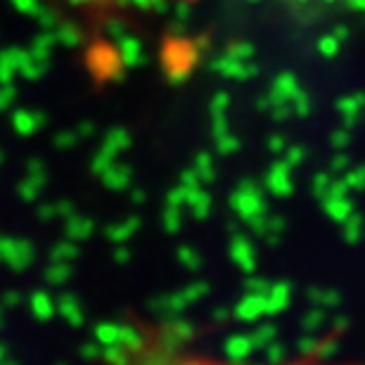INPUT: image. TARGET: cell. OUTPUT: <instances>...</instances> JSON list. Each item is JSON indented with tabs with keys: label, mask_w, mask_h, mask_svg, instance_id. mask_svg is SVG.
Listing matches in <instances>:
<instances>
[{
	"label": "cell",
	"mask_w": 365,
	"mask_h": 365,
	"mask_svg": "<svg viewBox=\"0 0 365 365\" xmlns=\"http://www.w3.org/2000/svg\"><path fill=\"white\" fill-rule=\"evenodd\" d=\"M230 207L237 211L240 218H245V221H250V223L254 218L268 214L264 195H261V190L254 185L252 180L240 182V187L230 195Z\"/></svg>",
	"instance_id": "obj_1"
},
{
	"label": "cell",
	"mask_w": 365,
	"mask_h": 365,
	"mask_svg": "<svg viewBox=\"0 0 365 365\" xmlns=\"http://www.w3.org/2000/svg\"><path fill=\"white\" fill-rule=\"evenodd\" d=\"M211 67H214L218 74L235 78V81H245V78H250V76H257V67L252 64V60L242 62V60H237V57H232L230 53L221 55Z\"/></svg>",
	"instance_id": "obj_2"
},
{
	"label": "cell",
	"mask_w": 365,
	"mask_h": 365,
	"mask_svg": "<svg viewBox=\"0 0 365 365\" xmlns=\"http://www.w3.org/2000/svg\"><path fill=\"white\" fill-rule=\"evenodd\" d=\"M302 91L297 83L294 74H280L275 78V83L271 86V91H268V102H271V109L277 107V105H292V100L297 98V93Z\"/></svg>",
	"instance_id": "obj_3"
},
{
	"label": "cell",
	"mask_w": 365,
	"mask_h": 365,
	"mask_svg": "<svg viewBox=\"0 0 365 365\" xmlns=\"http://www.w3.org/2000/svg\"><path fill=\"white\" fill-rule=\"evenodd\" d=\"M230 259L242 268L245 273H254L257 268V257H254V247L242 232H235L230 240Z\"/></svg>",
	"instance_id": "obj_4"
},
{
	"label": "cell",
	"mask_w": 365,
	"mask_h": 365,
	"mask_svg": "<svg viewBox=\"0 0 365 365\" xmlns=\"http://www.w3.org/2000/svg\"><path fill=\"white\" fill-rule=\"evenodd\" d=\"M289 169H292V166L284 162V159H282V162H275L271 166V171H268V178H266V185H268V190H271L273 195H277V197L292 195L294 185H292Z\"/></svg>",
	"instance_id": "obj_5"
},
{
	"label": "cell",
	"mask_w": 365,
	"mask_h": 365,
	"mask_svg": "<svg viewBox=\"0 0 365 365\" xmlns=\"http://www.w3.org/2000/svg\"><path fill=\"white\" fill-rule=\"evenodd\" d=\"M264 313H266V294H257V292H250V294L235 306V318L242 320V323L259 320Z\"/></svg>",
	"instance_id": "obj_6"
},
{
	"label": "cell",
	"mask_w": 365,
	"mask_h": 365,
	"mask_svg": "<svg viewBox=\"0 0 365 365\" xmlns=\"http://www.w3.org/2000/svg\"><path fill=\"white\" fill-rule=\"evenodd\" d=\"M250 225H252V230L257 232L259 237L266 240V242H277L280 235L284 232V221L280 216H271V214H264V216L254 218Z\"/></svg>",
	"instance_id": "obj_7"
},
{
	"label": "cell",
	"mask_w": 365,
	"mask_h": 365,
	"mask_svg": "<svg viewBox=\"0 0 365 365\" xmlns=\"http://www.w3.org/2000/svg\"><path fill=\"white\" fill-rule=\"evenodd\" d=\"M225 359L232 361V363H242L250 359V354L254 351V341L252 337H247V334H232V337L225 339Z\"/></svg>",
	"instance_id": "obj_8"
},
{
	"label": "cell",
	"mask_w": 365,
	"mask_h": 365,
	"mask_svg": "<svg viewBox=\"0 0 365 365\" xmlns=\"http://www.w3.org/2000/svg\"><path fill=\"white\" fill-rule=\"evenodd\" d=\"M337 109H339V114L344 116V126H354V123L359 121V116L363 114V109H365V95L359 93V95L341 98L337 102Z\"/></svg>",
	"instance_id": "obj_9"
},
{
	"label": "cell",
	"mask_w": 365,
	"mask_h": 365,
	"mask_svg": "<svg viewBox=\"0 0 365 365\" xmlns=\"http://www.w3.org/2000/svg\"><path fill=\"white\" fill-rule=\"evenodd\" d=\"M292 287L287 282H277L266 294V313H280L289 306Z\"/></svg>",
	"instance_id": "obj_10"
},
{
	"label": "cell",
	"mask_w": 365,
	"mask_h": 365,
	"mask_svg": "<svg viewBox=\"0 0 365 365\" xmlns=\"http://www.w3.org/2000/svg\"><path fill=\"white\" fill-rule=\"evenodd\" d=\"M325 211H327V216L332 218V221H337V223H344L349 216L354 214V202L349 200V197H325Z\"/></svg>",
	"instance_id": "obj_11"
},
{
	"label": "cell",
	"mask_w": 365,
	"mask_h": 365,
	"mask_svg": "<svg viewBox=\"0 0 365 365\" xmlns=\"http://www.w3.org/2000/svg\"><path fill=\"white\" fill-rule=\"evenodd\" d=\"M313 302V306H320V309H337L341 304V297L334 289H309L306 294Z\"/></svg>",
	"instance_id": "obj_12"
},
{
	"label": "cell",
	"mask_w": 365,
	"mask_h": 365,
	"mask_svg": "<svg viewBox=\"0 0 365 365\" xmlns=\"http://www.w3.org/2000/svg\"><path fill=\"white\" fill-rule=\"evenodd\" d=\"M187 202L192 204V209H195V214L204 218L209 214V209H211V197L207 192H202L200 187H187Z\"/></svg>",
	"instance_id": "obj_13"
},
{
	"label": "cell",
	"mask_w": 365,
	"mask_h": 365,
	"mask_svg": "<svg viewBox=\"0 0 365 365\" xmlns=\"http://www.w3.org/2000/svg\"><path fill=\"white\" fill-rule=\"evenodd\" d=\"M363 230H365L363 216H361V214H356V211H354V214L344 221V240H346V242L356 245V242H359V240L363 237Z\"/></svg>",
	"instance_id": "obj_14"
},
{
	"label": "cell",
	"mask_w": 365,
	"mask_h": 365,
	"mask_svg": "<svg viewBox=\"0 0 365 365\" xmlns=\"http://www.w3.org/2000/svg\"><path fill=\"white\" fill-rule=\"evenodd\" d=\"M325 309H320V306H316V309H311L306 316L302 318V327H304V332L306 334H313V332H318L320 327H325Z\"/></svg>",
	"instance_id": "obj_15"
},
{
	"label": "cell",
	"mask_w": 365,
	"mask_h": 365,
	"mask_svg": "<svg viewBox=\"0 0 365 365\" xmlns=\"http://www.w3.org/2000/svg\"><path fill=\"white\" fill-rule=\"evenodd\" d=\"M346 185L351 190H365V166H356V169H346L344 176Z\"/></svg>",
	"instance_id": "obj_16"
},
{
	"label": "cell",
	"mask_w": 365,
	"mask_h": 365,
	"mask_svg": "<svg viewBox=\"0 0 365 365\" xmlns=\"http://www.w3.org/2000/svg\"><path fill=\"white\" fill-rule=\"evenodd\" d=\"M273 339H275V327L273 325H264V327H259L257 332H252V341L257 349H266Z\"/></svg>",
	"instance_id": "obj_17"
},
{
	"label": "cell",
	"mask_w": 365,
	"mask_h": 365,
	"mask_svg": "<svg viewBox=\"0 0 365 365\" xmlns=\"http://www.w3.org/2000/svg\"><path fill=\"white\" fill-rule=\"evenodd\" d=\"M330 185H332L330 173H318V176L313 178V195H316L318 200H325L327 192H330Z\"/></svg>",
	"instance_id": "obj_18"
},
{
	"label": "cell",
	"mask_w": 365,
	"mask_h": 365,
	"mask_svg": "<svg viewBox=\"0 0 365 365\" xmlns=\"http://www.w3.org/2000/svg\"><path fill=\"white\" fill-rule=\"evenodd\" d=\"M237 148H240V143L235 135H230V130L216 138V150L221 152V155H232V152H237Z\"/></svg>",
	"instance_id": "obj_19"
},
{
	"label": "cell",
	"mask_w": 365,
	"mask_h": 365,
	"mask_svg": "<svg viewBox=\"0 0 365 365\" xmlns=\"http://www.w3.org/2000/svg\"><path fill=\"white\" fill-rule=\"evenodd\" d=\"M197 176H202L204 180H214L216 178L214 162H211L209 155H200V159H197Z\"/></svg>",
	"instance_id": "obj_20"
},
{
	"label": "cell",
	"mask_w": 365,
	"mask_h": 365,
	"mask_svg": "<svg viewBox=\"0 0 365 365\" xmlns=\"http://www.w3.org/2000/svg\"><path fill=\"white\" fill-rule=\"evenodd\" d=\"M292 109H294V114L297 116H309L311 114V100H309V93H304V91H299L297 93V98L292 100Z\"/></svg>",
	"instance_id": "obj_21"
},
{
	"label": "cell",
	"mask_w": 365,
	"mask_h": 365,
	"mask_svg": "<svg viewBox=\"0 0 365 365\" xmlns=\"http://www.w3.org/2000/svg\"><path fill=\"white\" fill-rule=\"evenodd\" d=\"M339 46H341V43L334 38V36H323V38L318 41V50H320V55H323V57H334L339 53Z\"/></svg>",
	"instance_id": "obj_22"
},
{
	"label": "cell",
	"mask_w": 365,
	"mask_h": 365,
	"mask_svg": "<svg viewBox=\"0 0 365 365\" xmlns=\"http://www.w3.org/2000/svg\"><path fill=\"white\" fill-rule=\"evenodd\" d=\"M318 341L313 334H309V337H304V339H299V356L302 359H316V349H318Z\"/></svg>",
	"instance_id": "obj_23"
},
{
	"label": "cell",
	"mask_w": 365,
	"mask_h": 365,
	"mask_svg": "<svg viewBox=\"0 0 365 365\" xmlns=\"http://www.w3.org/2000/svg\"><path fill=\"white\" fill-rule=\"evenodd\" d=\"M228 53H230L232 57H237V60L250 62L252 57H254V48L250 46V43H232V46L228 48Z\"/></svg>",
	"instance_id": "obj_24"
},
{
	"label": "cell",
	"mask_w": 365,
	"mask_h": 365,
	"mask_svg": "<svg viewBox=\"0 0 365 365\" xmlns=\"http://www.w3.org/2000/svg\"><path fill=\"white\" fill-rule=\"evenodd\" d=\"M334 351H337V341L334 339H323L318 341V349H316V359L325 361V359H332Z\"/></svg>",
	"instance_id": "obj_25"
},
{
	"label": "cell",
	"mask_w": 365,
	"mask_h": 365,
	"mask_svg": "<svg viewBox=\"0 0 365 365\" xmlns=\"http://www.w3.org/2000/svg\"><path fill=\"white\" fill-rule=\"evenodd\" d=\"M266 359L271 363H282L284 361V346L277 344V341H271V344L266 346Z\"/></svg>",
	"instance_id": "obj_26"
},
{
	"label": "cell",
	"mask_w": 365,
	"mask_h": 365,
	"mask_svg": "<svg viewBox=\"0 0 365 365\" xmlns=\"http://www.w3.org/2000/svg\"><path fill=\"white\" fill-rule=\"evenodd\" d=\"M273 284L268 280H261V277H252V280H247V289L250 292H257V294H268V289H271Z\"/></svg>",
	"instance_id": "obj_27"
},
{
	"label": "cell",
	"mask_w": 365,
	"mask_h": 365,
	"mask_svg": "<svg viewBox=\"0 0 365 365\" xmlns=\"http://www.w3.org/2000/svg\"><path fill=\"white\" fill-rule=\"evenodd\" d=\"M284 155H287V157H284V162H287L289 166H297V164L304 162L306 152H304V148H289L287 152H284Z\"/></svg>",
	"instance_id": "obj_28"
},
{
	"label": "cell",
	"mask_w": 365,
	"mask_h": 365,
	"mask_svg": "<svg viewBox=\"0 0 365 365\" xmlns=\"http://www.w3.org/2000/svg\"><path fill=\"white\" fill-rule=\"evenodd\" d=\"M349 130H334V135H332V148H337V150H344L346 145H349Z\"/></svg>",
	"instance_id": "obj_29"
},
{
	"label": "cell",
	"mask_w": 365,
	"mask_h": 365,
	"mask_svg": "<svg viewBox=\"0 0 365 365\" xmlns=\"http://www.w3.org/2000/svg\"><path fill=\"white\" fill-rule=\"evenodd\" d=\"M332 173H341V176H344V171L349 169V157L346 155H337L332 159Z\"/></svg>",
	"instance_id": "obj_30"
},
{
	"label": "cell",
	"mask_w": 365,
	"mask_h": 365,
	"mask_svg": "<svg viewBox=\"0 0 365 365\" xmlns=\"http://www.w3.org/2000/svg\"><path fill=\"white\" fill-rule=\"evenodd\" d=\"M228 93H218L216 95V100L211 102V112H225L228 109Z\"/></svg>",
	"instance_id": "obj_31"
},
{
	"label": "cell",
	"mask_w": 365,
	"mask_h": 365,
	"mask_svg": "<svg viewBox=\"0 0 365 365\" xmlns=\"http://www.w3.org/2000/svg\"><path fill=\"white\" fill-rule=\"evenodd\" d=\"M180 259L185 261V264H187V268H195V271H197V268H200V257H197L195 252H190V250H182V252H180Z\"/></svg>",
	"instance_id": "obj_32"
},
{
	"label": "cell",
	"mask_w": 365,
	"mask_h": 365,
	"mask_svg": "<svg viewBox=\"0 0 365 365\" xmlns=\"http://www.w3.org/2000/svg\"><path fill=\"white\" fill-rule=\"evenodd\" d=\"M282 145H284L282 135H271V140H268V148L273 152H282Z\"/></svg>",
	"instance_id": "obj_33"
},
{
	"label": "cell",
	"mask_w": 365,
	"mask_h": 365,
	"mask_svg": "<svg viewBox=\"0 0 365 365\" xmlns=\"http://www.w3.org/2000/svg\"><path fill=\"white\" fill-rule=\"evenodd\" d=\"M334 38H337L339 43H344V38H349V29H344V26H339V29H334Z\"/></svg>",
	"instance_id": "obj_34"
},
{
	"label": "cell",
	"mask_w": 365,
	"mask_h": 365,
	"mask_svg": "<svg viewBox=\"0 0 365 365\" xmlns=\"http://www.w3.org/2000/svg\"><path fill=\"white\" fill-rule=\"evenodd\" d=\"M351 10H365V0H344Z\"/></svg>",
	"instance_id": "obj_35"
},
{
	"label": "cell",
	"mask_w": 365,
	"mask_h": 365,
	"mask_svg": "<svg viewBox=\"0 0 365 365\" xmlns=\"http://www.w3.org/2000/svg\"><path fill=\"white\" fill-rule=\"evenodd\" d=\"M344 325H346V318H337V320H334V330H344Z\"/></svg>",
	"instance_id": "obj_36"
},
{
	"label": "cell",
	"mask_w": 365,
	"mask_h": 365,
	"mask_svg": "<svg viewBox=\"0 0 365 365\" xmlns=\"http://www.w3.org/2000/svg\"><path fill=\"white\" fill-rule=\"evenodd\" d=\"M289 3H294V5H304V3H309V0H289Z\"/></svg>",
	"instance_id": "obj_37"
},
{
	"label": "cell",
	"mask_w": 365,
	"mask_h": 365,
	"mask_svg": "<svg viewBox=\"0 0 365 365\" xmlns=\"http://www.w3.org/2000/svg\"><path fill=\"white\" fill-rule=\"evenodd\" d=\"M252 3H259V0H252Z\"/></svg>",
	"instance_id": "obj_38"
}]
</instances>
